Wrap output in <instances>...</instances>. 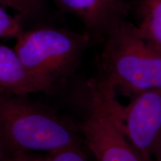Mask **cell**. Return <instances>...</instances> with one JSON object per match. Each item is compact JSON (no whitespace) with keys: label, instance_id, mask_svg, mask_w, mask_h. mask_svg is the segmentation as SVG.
Returning <instances> with one entry per match:
<instances>
[{"label":"cell","instance_id":"cell-7","mask_svg":"<svg viewBox=\"0 0 161 161\" xmlns=\"http://www.w3.org/2000/svg\"><path fill=\"white\" fill-rule=\"evenodd\" d=\"M53 85L26 69L14 49L0 45V90L16 95L51 90Z\"/></svg>","mask_w":161,"mask_h":161},{"label":"cell","instance_id":"cell-11","mask_svg":"<svg viewBox=\"0 0 161 161\" xmlns=\"http://www.w3.org/2000/svg\"><path fill=\"white\" fill-rule=\"evenodd\" d=\"M19 17H13L0 6V38H17L23 33Z\"/></svg>","mask_w":161,"mask_h":161},{"label":"cell","instance_id":"cell-9","mask_svg":"<svg viewBox=\"0 0 161 161\" xmlns=\"http://www.w3.org/2000/svg\"><path fill=\"white\" fill-rule=\"evenodd\" d=\"M5 161H90L81 145L65 147L51 152H17L11 154Z\"/></svg>","mask_w":161,"mask_h":161},{"label":"cell","instance_id":"cell-13","mask_svg":"<svg viewBox=\"0 0 161 161\" xmlns=\"http://www.w3.org/2000/svg\"><path fill=\"white\" fill-rule=\"evenodd\" d=\"M3 160V150H2L1 146H0V161Z\"/></svg>","mask_w":161,"mask_h":161},{"label":"cell","instance_id":"cell-3","mask_svg":"<svg viewBox=\"0 0 161 161\" xmlns=\"http://www.w3.org/2000/svg\"><path fill=\"white\" fill-rule=\"evenodd\" d=\"M92 41L85 32L40 27L23 31L14 49L30 73L54 86L77 66Z\"/></svg>","mask_w":161,"mask_h":161},{"label":"cell","instance_id":"cell-10","mask_svg":"<svg viewBox=\"0 0 161 161\" xmlns=\"http://www.w3.org/2000/svg\"><path fill=\"white\" fill-rule=\"evenodd\" d=\"M47 0H0V4L17 12L21 19H33L46 12Z\"/></svg>","mask_w":161,"mask_h":161},{"label":"cell","instance_id":"cell-4","mask_svg":"<svg viewBox=\"0 0 161 161\" xmlns=\"http://www.w3.org/2000/svg\"><path fill=\"white\" fill-rule=\"evenodd\" d=\"M88 91L87 113L78 127L95 161H147L130 144L120 125L112 106L115 95L97 80L88 83Z\"/></svg>","mask_w":161,"mask_h":161},{"label":"cell","instance_id":"cell-2","mask_svg":"<svg viewBox=\"0 0 161 161\" xmlns=\"http://www.w3.org/2000/svg\"><path fill=\"white\" fill-rule=\"evenodd\" d=\"M100 64L102 76L98 80L116 96L121 91L134 97L161 89V53L127 20L104 37Z\"/></svg>","mask_w":161,"mask_h":161},{"label":"cell","instance_id":"cell-8","mask_svg":"<svg viewBox=\"0 0 161 161\" xmlns=\"http://www.w3.org/2000/svg\"><path fill=\"white\" fill-rule=\"evenodd\" d=\"M136 27L141 37L161 53V0H141Z\"/></svg>","mask_w":161,"mask_h":161},{"label":"cell","instance_id":"cell-1","mask_svg":"<svg viewBox=\"0 0 161 161\" xmlns=\"http://www.w3.org/2000/svg\"><path fill=\"white\" fill-rule=\"evenodd\" d=\"M27 96L0 90L2 160L17 152L47 153L82 145L78 125Z\"/></svg>","mask_w":161,"mask_h":161},{"label":"cell","instance_id":"cell-12","mask_svg":"<svg viewBox=\"0 0 161 161\" xmlns=\"http://www.w3.org/2000/svg\"><path fill=\"white\" fill-rule=\"evenodd\" d=\"M153 161H161V146L158 148V152H156L155 155L153 158Z\"/></svg>","mask_w":161,"mask_h":161},{"label":"cell","instance_id":"cell-6","mask_svg":"<svg viewBox=\"0 0 161 161\" xmlns=\"http://www.w3.org/2000/svg\"><path fill=\"white\" fill-rule=\"evenodd\" d=\"M66 13L75 17L92 40L104 39L119 24L125 21L131 0H54Z\"/></svg>","mask_w":161,"mask_h":161},{"label":"cell","instance_id":"cell-5","mask_svg":"<svg viewBox=\"0 0 161 161\" xmlns=\"http://www.w3.org/2000/svg\"><path fill=\"white\" fill-rule=\"evenodd\" d=\"M113 109L130 144L147 161L161 146V89L134 96L126 105L112 99Z\"/></svg>","mask_w":161,"mask_h":161}]
</instances>
